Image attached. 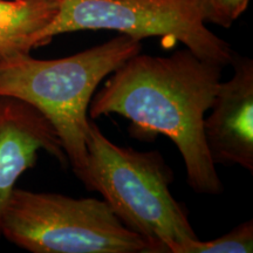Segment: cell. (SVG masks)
Here are the masks:
<instances>
[{
    "label": "cell",
    "instance_id": "obj_10",
    "mask_svg": "<svg viewBox=\"0 0 253 253\" xmlns=\"http://www.w3.org/2000/svg\"><path fill=\"white\" fill-rule=\"evenodd\" d=\"M250 0H207L202 6L205 23L230 27L248 8Z\"/></svg>",
    "mask_w": 253,
    "mask_h": 253
},
{
    "label": "cell",
    "instance_id": "obj_11",
    "mask_svg": "<svg viewBox=\"0 0 253 253\" xmlns=\"http://www.w3.org/2000/svg\"><path fill=\"white\" fill-rule=\"evenodd\" d=\"M197 2H198V6H199V8L202 9V6H203L205 2H207V0H197ZM202 12V11H201Z\"/></svg>",
    "mask_w": 253,
    "mask_h": 253
},
{
    "label": "cell",
    "instance_id": "obj_2",
    "mask_svg": "<svg viewBox=\"0 0 253 253\" xmlns=\"http://www.w3.org/2000/svg\"><path fill=\"white\" fill-rule=\"evenodd\" d=\"M141 49V40L119 34L66 58L37 59L31 53L7 56L0 60V95L30 103L48 120L80 179L87 164L90 101L101 82Z\"/></svg>",
    "mask_w": 253,
    "mask_h": 253
},
{
    "label": "cell",
    "instance_id": "obj_6",
    "mask_svg": "<svg viewBox=\"0 0 253 253\" xmlns=\"http://www.w3.org/2000/svg\"><path fill=\"white\" fill-rule=\"evenodd\" d=\"M233 75L221 82L204 119V137L214 164L253 172V61L236 53Z\"/></svg>",
    "mask_w": 253,
    "mask_h": 253
},
{
    "label": "cell",
    "instance_id": "obj_5",
    "mask_svg": "<svg viewBox=\"0 0 253 253\" xmlns=\"http://www.w3.org/2000/svg\"><path fill=\"white\" fill-rule=\"evenodd\" d=\"M100 30L138 40L161 37L181 42L221 67L231 65L236 54L207 27L197 0H60L55 18L41 33V46L60 34Z\"/></svg>",
    "mask_w": 253,
    "mask_h": 253
},
{
    "label": "cell",
    "instance_id": "obj_1",
    "mask_svg": "<svg viewBox=\"0 0 253 253\" xmlns=\"http://www.w3.org/2000/svg\"><path fill=\"white\" fill-rule=\"evenodd\" d=\"M223 68L188 48L170 56L138 53L95 91L88 116L96 120L118 114L130 121L129 132L134 138H170L184 161L190 188L201 195H220L224 186L205 143L203 126Z\"/></svg>",
    "mask_w": 253,
    "mask_h": 253
},
{
    "label": "cell",
    "instance_id": "obj_7",
    "mask_svg": "<svg viewBox=\"0 0 253 253\" xmlns=\"http://www.w3.org/2000/svg\"><path fill=\"white\" fill-rule=\"evenodd\" d=\"M45 151L68 166L55 129L30 103L0 95V239L1 221L18 179L37 164Z\"/></svg>",
    "mask_w": 253,
    "mask_h": 253
},
{
    "label": "cell",
    "instance_id": "obj_4",
    "mask_svg": "<svg viewBox=\"0 0 253 253\" xmlns=\"http://www.w3.org/2000/svg\"><path fill=\"white\" fill-rule=\"evenodd\" d=\"M1 238L31 253H151L103 199L18 188L2 217Z\"/></svg>",
    "mask_w": 253,
    "mask_h": 253
},
{
    "label": "cell",
    "instance_id": "obj_9",
    "mask_svg": "<svg viewBox=\"0 0 253 253\" xmlns=\"http://www.w3.org/2000/svg\"><path fill=\"white\" fill-rule=\"evenodd\" d=\"M253 251V220H246L216 239H194L179 253H251Z\"/></svg>",
    "mask_w": 253,
    "mask_h": 253
},
{
    "label": "cell",
    "instance_id": "obj_3",
    "mask_svg": "<svg viewBox=\"0 0 253 253\" xmlns=\"http://www.w3.org/2000/svg\"><path fill=\"white\" fill-rule=\"evenodd\" d=\"M86 147L80 181L99 192L115 216L149 243L151 253H179L198 239L188 210L170 192L173 172L158 151L115 144L91 119Z\"/></svg>",
    "mask_w": 253,
    "mask_h": 253
},
{
    "label": "cell",
    "instance_id": "obj_8",
    "mask_svg": "<svg viewBox=\"0 0 253 253\" xmlns=\"http://www.w3.org/2000/svg\"><path fill=\"white\" fill-rule=\"evenodd\" d=\"M59 7L60 0H0V60L41 47Z\"/></svg>",
    "mask_w": 253,
    "mask_h": 253
}]
</instances>
